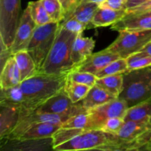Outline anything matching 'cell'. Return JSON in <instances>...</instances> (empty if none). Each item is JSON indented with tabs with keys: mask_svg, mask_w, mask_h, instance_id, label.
<instances>
[{
	"mask_svg": "<svg viewBox=\"0 0 151 151\" xmlns=\"http://www.w3.org/2000/svg\"><path fill=\"white\" fill-rule=\"evenodd\" d=\"M116 140V135L109 134L102 130H86L69 141L55 147L53 150L57 151L106 150L109 146L114 144Z\"/></svg>",
	"mask_w": 151,
	"mask_h": 151,
	"instance_id": "cell-6",
	"label": "cell"
},
{
	"mask_svg": "<svg viewBox=\"0 0 151 151\" xmlns=\"http://www.w3.org/2000/svg\"><path fill=\"white\" fill-rule=\"evenodd\" d=\"M68 78L73 82L87 85L92 87L96 84L97 78L95 75L86 72H81L78 70H73L68 75Z\"/></svg>",
	"mask_w": 151,
	"mask_h": 151,
	"instance_id": "cell-33",
	"label": "cell"
},
{
	"mask_svg": "<svg viewBox=\"0 0 151 151\" xmlns=\"http://www.w3.org/2000/svg\"><path fill=\"white\" fill-rule=\"evenodd\" d=\"M68 74L50 75L37 72L34 76L20 83L24 95L22 109L29 112L36 110L47 100L63 89Z\"/></svg>",
	"mask_w": 151,
	"mask_h": 151,
	"instance_id": "cell-1",
	"label": "cell"
},
{
	"mask_svg": "<svg viewBox=\"0 0 151 151\" xmlns=\"http://www.w3.org/2000/svg\"><path fill=\"white\" fill-rule=\"evenodd\" d=\"M141 51L144 52L146 53L147 55L150 56L151 57V42L149 43L148 44H147V45H146L145 47L141 50Z\"/></svg>",
	"mask_w": 151,
	"mask_h": 151,
	"instance_id": "cell-41",
	"label": "cell"
},
{
	"mask_svg": "<svg viewBox=\"0 0 151 151\" xmlns=\"http://www.w3.org/2000/svg\"><path fill=\"white\" fill-rule=\"evenodd\" d=\"M52 22H61L64 19V11L60 0H41Z\"/></svg>",
	"mask_w": 151,
	"mask_h": 151,
	"instance_id": "cell-30",
	"label": "cell"
},
{
	"mask_svg": "<svg viewBox=\"0 0 151 151\" xmlns=\"http://www.w3.org/2000/svg\"><path fill=\"white\" fill-rule=\"evenodd\" d=\"M60 26L64 29L77 34H82L88 27L74 18H66L60 22Z\"/></svg>",
	"mask_w": 151,
	"mask_h": 151,
	"instance_id": "cell-34",
	"label": "cell"
},
{
	"mask_svg": "<svg viewBox=\"0 0 151 151\" xmlns=\"http://www.w3.org/2000/svg\"><path fill=\"white\" fill-rule=\"evenodd\" d=\"M142 150H148V151H151V137L150 138V139L148 140V142H147V144L145 145L144 148H143Z\"/></svg>",
	"mask_w": 151,
	"mask_h": 151,
	"instance_id": "cell-42",
	"label": "cell"
},
{
	"mask_svg": "<svg viewBox=\"0 0 151 151\" xmlns=\"http://www.w3.org/2000/svg\"><path fill=\"white\" fill-rule=\"evenodd\" d=\"M20 11L21 0H0V40L8 48L14 41Z\"/></svg>",
	"mask_w": 151,
	"mask_h": 151,
	"instance_id": "cell-8",
	"label": "cell"
},
{
	"mask_svg": "<svg viewBox=\"0 0 151 151\" xmlns=\"http://www.w3.org/2000/svg\"><path fill=\"white\" fill-rule=\"evenodd\" d=\"M61 127L60 125L47 123V122H38L32 124L29 127L19 139H38L52 137L55 133Z\"/></svg>",
	"mask_w": 151,
	"mask_h": 151,
	"instance_id": "cell-20",
	"label": "cell"
},
{
	"mask_svg": "<svg viewBox=\"0 0 151 151\" xmlns=\"http://www.w3.org/2000/svg\"><path fill=\"white\" fill-rule=\"evenodd\" d=\"M36 27V24L31 16L29 8L27 7L21 16L14 41L10 48L13 55L21 50H27Z\"/></svg>",
	"mask_w": 151,
	"mask_h": 151,
	"instance_id": "cell-10",
	"label": "cell"
},
{
	"mask_svg": "<svg viewBox=\"0 0 151 151\" xmlns=\"http://www.w3.org/2000/svg\"><path fill=\"white\" fill-rule=\"evenodd\" d=\"M112 30H142L151 29V16L143 13H127L120 20L111 26Z\"/></svg>",
	"mask_w": 151,
	"mask_h": 151,
	"instance_id": "cell-13",
	"label": "cell"
},
{
	"mask_svg": "<svg viewBox=\"0 0 151 151\" xmlns=\"http://www.w3.org/2000/svg\"><path fill=\"white\" fill-rule=\"evenodd\" d=\"M59 27V22H50L37 26L34 31L27 50L33 58L38 72L41 71L52 47Z\"/></svg>",
	"mask_w": 151,
	"mask_h": 151,
	"instance_id": "cell-5",
	"label": "cell"
},
{
	"mask_svg": "<svg viewBox=\"0 0 151 151\" xmlns=\"http://www.w3.org/2000/svg\"><path fill=\"white\" fill-rule=\"evenodd\" d=\"M119 32V36L107 49L122 58L141 51L151 42V29L122 30Z\"/></svg>",
	"mask_w": 151,
	"mask_h": 151,
	"instance_id": "cell-7",
	"label": "cell"
},
{
	"mask_svg": "<svg viewBox=\"0 0 151 151\" xmlns=\"http://www.w3.org/2000/svg\"><path fill=\"white\" fill-rule=\"evenodd\" d=\"M53 149L52 137L38 139H17L1 140V150L41 151Z\"/></svg>",
	"mask_w": 151,
	"mask_h": 151,
	"instance_id": "cell-11",
	"label": "cell"
},
{
	"mask_svg": "<svg viewBox=\"0 0 151 151\" xmlns=\"http://www.w3.org/2000/svg\"><path fill=\"white\" fill-rule=\"evenodd\" d=\"M128 70H135L151 66V57L144 52L139 51L126 58Z\"/></svg>",
	"mask_w": 151,
	"mask_h": 151,
	"instance_id": "cell-31",
	"label": "cell"
},
{
	"mask_svg": "<svg viewBox=\"0 0 151 151\" xmlns=\"http://www.w3.org/2000/svg\"><path fill=\"white\" fill-rule=\"evenodd\" d=\"M24 95L20 85L7 88H1L0 105L22 108Z\"/></svg>",
	"mask_w": 151,
	"mask_h": 151,
	"instance_id": "cell-24",
	"label": "cell"
},
{
	"mask_svg": "<svg viewBox=\"0 0 151 151\" xmlns=\"http://www.w3.org/2000/svg\"><path fill=\"white\" fill-rule=\"evenodd\" d=\"M149 67H150V69H151V66H149Z\"/></svg>",
	"mask_w": 151,
	"mask_h": 151,
	"instance_id": "cell-45",
	"label": "cell"
},
{
	"mask_svg": "<svg viewBox=\"0 0 151 151\" xmlns=\"http://www.w3.org/2000/svg\"><path fill=\"white\" fill-rule=\"evenodd\" d=\"M77 34L59 27L55 42L39 72L50 75L68 74L75 69L72 49Z\"/></svg>",
	"mask_w": 151,
	"mask_h": 151,
	"instance_id": "cell-2",
	"label": "cell"
},
{
	"mask_svg": "<svg viewBox=\"0 0 151 151\" xmlns=\"http://www.w3.org/2000/svg\"><path fill=\"white\" fill-rule=\"evenodd\" d=\"M150 1L151 0H128V2L126 4V11H128V10L137 7V6L141 5V4Z\"/></svg>",
	"mask_w": 151,
	"mask_h": 151,
	"instance_id": "cell-40",
	"label": "cell"
},
{
	"mask_svg": "<svg viewBox=\"0 0 151 151\" xmlns=\"http://www.w3.org/2000/svg\"><path fill=\"white\" fill-rule=\"evenodd\" d=\"M21 75V81L34 76L38 72L35 61L27 50H21L13 54Z\"/></svg>",
	"mask_w": 151,
	"mask_h": 151,
	"instance_id": "cell-21",
	"label": "cell"
},
{
	"mask_svg": "<svg viewBox=\"0 0 151 151\" xmlns=\"http://www.w3.org/2000/svg\"><path fill=\"white\" fill-rule=\"evenodd\" d=\"M115 98L116 97L113 94L95 84L91 87L86 96L80 103L86 110L88 111L105 104Z\"/></svg>",
	"mask_w": 151,
	"mask_h": 151,
	"instance_id": "cell-17",
	"label": "cell"
},
{
	"mask_svg": "<svg viewBox=\"0 0 151 151\" xmlns=\"http://www.w3.org/2000/svg\"><path fill=\"white\" fill-rule=\"evenodd\" d=\"M73 105L74 103L63 88L43 103L35 111L44 113L61 114L70 110Z\"/></svg>",
	"mask_w": 151,
	"mask_h": 151,
	"instance_id": "cell-14",
	"label": "cell"
},
{
	"mask_svg": "<svg viewBox=\"0 0 151 151\" xmlns=\"http://www.w3.org/2000/svg\"><path fill=\"white\" fill-rule=\"evenodd\" d=\"M82 0H60L64 11V17L70 13L75 8L78 4L81 2Z\"/></svg>",
	"mask_w": 151,
	"mask_h": 151,
	"instance_id": "cell-37",
	"label": "cell"
},
{
	"mask_svg": "<svg viewBox=\"0 0 151 151\" xmlns=\"http://www.w3.org/2000/svg\"><path fill=\"white\" fill-rule=\"evenodd\" d=\"M0 139L7 137L17 125L22 108L0 105Z\"/></svg>",
	"mask_w": 151,
	"mask_h": 151,
	"instance_id": "cell-16",
	"label": "cell"
},
{
	"mask_svg": "<svg viewBox=\"0 0 151 151\" xmlns=\"http://www.w3.org/2000/svg\"><path fill=\"white\" fill-rule=\"evenodd\" d=\"M90 118L88 113H81L72 116L61 125L63 128H79V129L90 130Z\"/></svg>",
	"mask_w": 151,
	"mask_h": 151,
	"instance_id": "cell-32",
	"label": "cell"
},
{
	"mask_svg": "<svg viewBox=\"0 0 151 151\" xmlns=\"http://www.w3.org/2000/svg\"><path fill=\"white\" fill-rule=\"evenodd\" d=\"M124 120L137 121L151 125V98L128 108Z\"/></svg>",
	"mask_w": 151,
	"mask_h": 151,
	"instance_id": "cell-23",
	"label": "cell"
},
{
	"mask_svg": "<svg viewBox=\"0 0 151 151\" xmlns=\"http://www.w3.org/2000/svg\"><path fill=\"white\" fill-rule=\"evenodd\" d=\"M128 0H105L99 4V7H108L113 10H126Z\"/></svg>",
	"mask_w": 151,
	"mask_h": 151,
	"instance_id": "cell-36",
	"label": "cell"
},
{
	"mask_svg": "<svg viewBox=\"0 0 151 151\" xmlns=\"http://www.w3.org/2000/svg\"><path fill=\"white\" fill-rule=\"evenodd\" d=\"M86 131L85 129H79V128H69L60 127L52 136L53 149L57 146L60 145L66 142L69 141L76 137L78 134H81Z\"/></svg>",
	"mask_w": 151,
	"mask_h": 151,
	"instance_id": "cell-29",
	"label": "cell"
},
{
	"mask_svg": "<svg viewBox=\"0 0 151 151\" xmlns=\"http://www.w3.org/2000/svg\"><path fill=\"white\" fill-rule=\"evenodd\" d=\"M127 14L125 9L113 10L108 7H99L91 21V24L94 27L111 26L116 22L120 20Z\"/></svg>",
	"mask_w": 151,
	"mask_h": 151,
	"instance_id": "cell-18",
	"label": "cell"
},
{
	"mask_svg": "<svg viewBox=\"0 0 151 151\" xmlns=\"http://www.w3.org/2000/svg\"><path fill=\"white\" fill-rule=\"evenodd\" d=\"M91 87L84 84L73 82L67 78L63 88L65 92L73 103H77L82 100L89 91Z\"/></svg>",
	"mask_w": 151,
	"mask_h": 151,
	"instance_id": "cell-26",
	"label": "cell"
},
{
	"mask_svg": "<svg viewBox=\"0 0 151 151\" xmlns=\"http://www.w3.org/2000/svg\"><path fill=\"white\" fill-rule=\"evenodd\" d=\"M151 137V125L126 121L116 135V140L107 150H142Z\"/></svg>",
	"mask_w": 151,
	"mask_h": 151,
	"instance_id": "cell-4",
	"label": "cell"
},
{
	"mask_svg": "<svg viewBox=\"0 0 151 151\" xmlns=\"http://www.w3.org/2000/svg\"><path fill=\"white\" fill-rule=\"evenodd\" d=\"M124 123H125V120L122 118H110L103 123L100 130L106 133H109V134L116 135L122 127V125H124Z\"/></svg>",
	"mask_w": 151,
	"mask_h": 151,
	"instance_id": "cell-35",
	"label": "cell"
},
{
	"mask_svg": "<svg viewBox=\"0 0 151 151\" xmlns=\"http://www.w3.org/2000/svg\"><path fill=\"white\" fill-rule=\"evenodd\" d=\"M148 10H151V1L144 3V4H141V5L137 6V7H134V8L127 11V13H143V12L148 11Z\"/></svg>",
	"mask_w": 151,
	"mask_h": 151,
	"instance_id": "cell-39",
	"label": "cell"
},
{
	"mask_svg": "<svg viewBox=\"0 0 151 151\" xmlns=\"http://www.w3.org/2000/svg\"><path fill=\"white\" fill-rule=\"evenodd\" d=\"M128 108L151 98V69L128 70L123 74V88L119 96Z\"/></svg>",
	"mask_w": 151,
	"mask_h": 151,
	"instance_id": "cell-3",
	"label": "cell"
},
{
	"mask_svg": "<svg viewBox=\"0 0 151 151\" xmlns=\"http://www.w3.org/2000/svg\"><path fill=\"white\" fill-rule=\"evenodd\" d=\"M27 7L37 26H41L52 22L41 0L29 1L27 4Z\"/></svg>",
	"mask_w": 151,
	"mask_h": 151,
	"instance_id": "cell-27",
	"label": "cell"
},
{
	"mask_svg": "<svg viewBox=\"0 0 151 151\" xmlns=\"http://www.w3.org/2000/svg\"><path fill=\"white\" fill-rule=\"evenodd\" d=\"M123 74L97 78L96 84L113 94L114 97H119L123 88Z\"/></svg>",
	"mask_w": 151,
	"mask_h": 151,
	"instance_id": "cell-25",
	"label": "cell"
},
{
	"mask_svg": "<svg viewBox=\"0 0 151 151\" xmlns=\"http://www.w3.org/2000/svg\"><path fill=\"white\" fill-rule=\"evenodd\" d=\"M94 47L95 41L92 38L83 37V33L77 35L72 49V59L75 67L92 54Z\"/></svg>",
	"mask_w": 151,
	"mask_h": 151,
	"instance_id": "cell-15",
	"label": "cell"
},
{
	"mask_svg": "<svg viewBox=\"0 0 151 151\" xmlns=\"http://www.w3.org/2000/svg\"><path fill=\"white\" fill-rule=\"evenodd\" d=\"M21 83L20 72L13 55L1 69L0 86L1 88H7L20 85Z\"/></svg>",
	"mask_w": 151,
	"mask_h": 151,
	"instance_id": "cell-19",
	"label": "cell"
},
{
	"mask_svg": "<svg viewBox=\"0 0 151 151\" xmlns=\"http://www.w3.org/2000/svg\"><path fill=\"white\" fill-rule=\"evenodd\" d=\"M143 13V14H145L147 16H151V10H148V11H146V12H143V13Z\"/></svg>",
	"mask_w": 151,
	"mask_h": 151,
	"instance_id": "cell-44",
	"label": "cell"
},
{
	"mask_svg": "<svg viewBox=\"0 0 151 151\" xmlns=\"http://www.w3.org/2000/svg\"><path fill=\"white\" fill-rule=\"evenodd\" d=\"M128 106L126 102L119 97L114 99L98 107L87 111L90 118L91 129H101L102 125L107 119L113 117L124 119Z\"/></svg>",
	"mask_w": 151,
	"mask_h": 151,
	"instance_id": "cell-9",
	"label": "cell"
},
{
	"mask_svg": "<svg viewBox=\"0 0 151 151\" xmlns=\"http://www.w3.org/2000/svg\"><path fill=\"white\" fill-rule=\"evenodd\" d=\"M128 70V63L126 58H119L111 62L103 69L96 75L97 78H103L109 75H117V74H123Z\"/></svg>",
	"mask_w": 151,
	"mask_h": 151,
	"instance_id": "cell-28",
	"label": "cell"
},
{
	"mask_svg": "<svg viewBox=\"0 0 151 151\" xmlns=\"http://www.w3.org/2000/svg\"><path fill=\"white\" fill-rule=\"evenodd\" d=\"M1 51H0V63H1V69L4 66L7 60L13 55V53L10 51V49L6 47L2 41H1Z\"/></svg>",
	"mask_w": 151,
	"mask_h": 151,
	"instance_id": "cell-38",
	"label": "cell"
},
{
	"mask_svg": "<svg viewBox=\"0 0 151 151\" xmlns=\"http://www.w3.org/2000/svg\"><path fill=\"white\" fill-rule=\"evenodd\" d=\"M98 7L99 4L96 2L81 1L70 13L65 16L63 19L66 18H74L88 27L89 24H91L94 13Z\"/></svg>",
	"mask_w": 151,
	"mask_h": 151,
	"instance_id": "cell-22",
	"label": "cell"
},
{
	"mask_svg": "<svg viewBox=\"0 0 151 151\" xmlns=\"http://www.w3.org/2000/svg\"><path fill=\"white\" fill-rule=\"evenodd\" d=\"M119 58L120 57L117 54L110 51L106 48L97 52L92 53L82 63L78 65L75 67V70L90 72L96 75L111 62Z\"/></svg>",
	"mask_w": 151,
	"mask_h": 151,
	"instance_id": "cell-12",
	"label": "cell"
},
{
	"mask_svg": "<svg viewBox=\"0 0 151 151\" xmlns=\"http://www.w3.org/2000/svg\"><path fill=\"white\" fill-rule=\"evenodd\" d=\"M105 0H82L81 1H92V2H96L97 3V4H100V3L103 2V1H104Z\"/></svg>",
	"mask_w": 151,
	"mask_h": 151,
	"instance_id": "cell-43",
	"label": "cell"
}]
</instances>
